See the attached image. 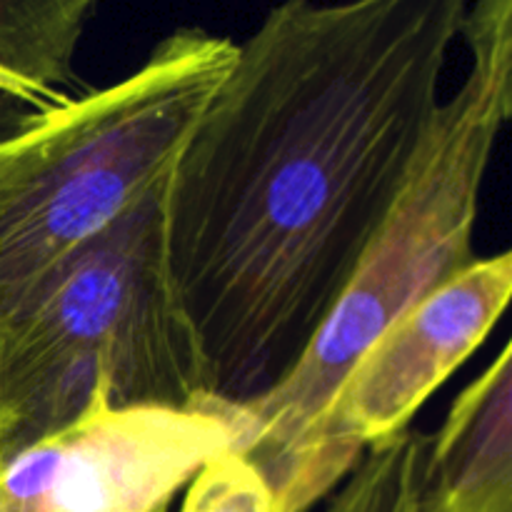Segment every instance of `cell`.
Returning a JSON list of instances; mask_svg holds the SVG:
<instances>
[{
    "label": "cell",
    "instance_id": "obj_3",
    "mask_svg": "<svg viewBox=\"0 0 512 512\" xmlns=\"http://www.w3.org/2000/svg\"><path fill=\"white\" fill-rule=\"evenodd\" d=\"M205 398L165 258V183L0 315V460L98 405Z\"/></svg>",
    "mask_w": 512,
    "mask_h": 512
},
{
    "label": "cell",
    "instance_id": "obj_5",
    "mask_svg": "<svg viewBox=\"0 0 512 512\" xmlns=\"http://www.w3.org/2000/svg\"><path fill=\"white\" fill-rule=\"evenodd\" d=\"M512 255L475 258L395 320L353 363L310 438L280 512L318 508L373 445L410 428L508 308Z\"/></svg>",
    "mask_w": 512,
    "mask_h": 512
},
{
    "label": "cell",
    "instance_id": "obj_12",
    "mask_svg": "<svg viewBox=\"0 0 512 512\" xmlns=\"http://www.w3.org/2000/svg\"><path fill=\"white\" fill-rule=\"evenodd\" d=\"M170 510V505H168V508H160V510H155V512H168Z\"/></svg>",
    "mask_w": 512,
    "mask_h": 512
},
{
    "label": "cell",
    "instance_id": "obj_6",
    "mask_svg": "<svg viewBox=\"0 0 512 512\" xmlns=\"http://www.w3.org/2000/svg\"><path fill=\"white\" fill-rule=\"evenodd\" d=\"M240 408L98 405L0 460V512H155L245 443Z\"/></svg>",
    "mask_w": 512,
    "mask_h": 512
},
{
    "label": "cell",
    "instance_id": "obj_1",
    "mask_svg": "<svg viewBox=\"0 0 512 512\" xmlns=\"http://www.w3.org/2000/svg\"><path fill=\"white\" fill-rule=\"evenodd\" d=\"M470 0H283L165 180V258L205 393L253 403L305 353L418 163Z\"/></svg>",
    "mask_w": 512,
    "mask_h": 512
},
{
    "label": "cell",
    "instance_id": "obj_9",
    "mask_svg": "<svg viewBox=\"0 0 512 512\" xmlns=\"http://www.w3.org/2000/svg\"><path fill=\"white\" fill-rule=\"evenodd\" d=\"M425 435L408 428L373 445L320 512H415V483Z\"/></svg>",
    "mask_w": 512,
    "mask_h": 512
},
{
    "label": "cell",
    "instance_id": "obj_10",
    "mask_svg": "<svg viewBox=\"0 0 512 512\" xmlns=\"http://www.w3.org/2000/svg\"><path fill=\"white\" fill-rule=\"evenodd\" d=\"M183 490L178 512H273L268 483L238 450L208 460Z\"/></svg>",
    "mask_w": 512,
    "mask_h": 512
},
{
    "label": "cell",
    "instance_id": "obj_7",
    "mask_svg": "<svg viewBox=\"0 0 512 512\" xmlns=\"http://www.w3.org/2000/svg\"><path fill=\"white\" fill-rule=\"evenodd\" d=\"M415 512H512V345L465 385L425 438Z\"/></svg>",
    "mask_w": 512,
    "mask_h": 512
},
{
    "label": "cell",
    "instance_id": "obj_4",
    "mask_svg": "<svg viewBox=\"0 0 512 512\" xmlns=\"http://www.w3.org/2000/svg\"><path fill=\"white\" fill-rule=\"evenodd\" d=\"M235 48L178 28L125 78L0 133V315L168 180Z\"/></svg>",
    "mask_w": 512,
    "mask_h": 512
},
{
    "label": "cell",
    "instance_id": "obj_8",
    "mask_svg": "<svg viewBox=\"0 0 512 512\" xmlns=\"http://www.w3.org/2000/svg\"><path fill=\"white\" fill-rule=\"evenodd\" d=\"M100 0H0V68L40 103L78 88L75 58Z\"/></svg>",
    "mask_w": 512,
    "mask_h": 512
},
{
    "label": "cell",
    "instance_id": "obj_11",
    "mask_svg": "<svg viewBox=\"0 0 512 512\" xmlns=\"http://www.w3.org/2000/svg\"><path fill=\"white\" fill-rule=\"evenodd\" d=\"M0 95H8V98L20 100V103H28L30 108H43V105H48V103H40V100L35 98V95L30 93L20 80H15L13 75L5 73L3 68H0Z\"/></svg>",
    "mask_w": 512,
    "mask_h": 512
},
{
    "label": "cell",
    "instance_id": "obj_2",
    "mask_svg": "<svg viewBox=\"0 0 512 512\" xmlns=\"http://www.w3.org/2000/svg\"><path fill=\"white\" fill-rule=\"evenodd\" d=\"M460 38L470 68L443 98L418 163L353 278L295 368L243 405L238 450L280 512L315 428L355 360L425 295L475 260V225L495 148L512 115V0H470Z\"/></svg>",
    "mask_w": 512,
    "mask_h": 512
}]
</instances>
